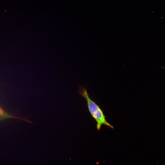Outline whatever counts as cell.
<instances>
[{"mask_svg": "<svg viewBox=\"0 0 165 165\" xmlns=\"http://www.w3.org/2000/svg\"><path fill=\"white\" fill-rule=\"evenodd\" d=\"M9 119L21 120L27 122L31 123L30 121L25 118L16 116L10 114L0 106V122L4 120Z\"/></svg>", "mask_w": 165, "mask_h": 165, "instance_id": "cell-2", "label": "cell"}, {"mask_svg": "<svg viewBox=\"0 0 165 165\" xmlns=\"http://www.w3.org/2000/svg\"><path fill=\"white\" fill-rule=\"evenodd\" d=\"M78 93L86 99L89 111L96 122L97 130H100L103 125L113 129L114 127L107 121L103 111L100 106L90 98L86 89L83 86H80L78 88Z\"/></svg>", "mask_w": 165, "mask_h": 165, "instance_id": "cell-1", "label": "cell"}]
</instances>
